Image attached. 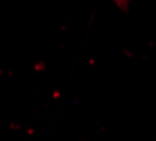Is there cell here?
Wrapping results in <instances>:
<instances>
[{"label":"cell","mask_w":156,"mask_h":141,"mask_svg":"<svg viewBox=\"0 0 156 141\" xmlns=\"http://www.w3.org/2000/svg\"><path fill=\"white\" fill-rule=\"evenodd\" d=\"M118 6H120L121 9H124V10H127V6H128V0H114Z\"/></svg>","instance_id":"cell-1"}]
</instances>
